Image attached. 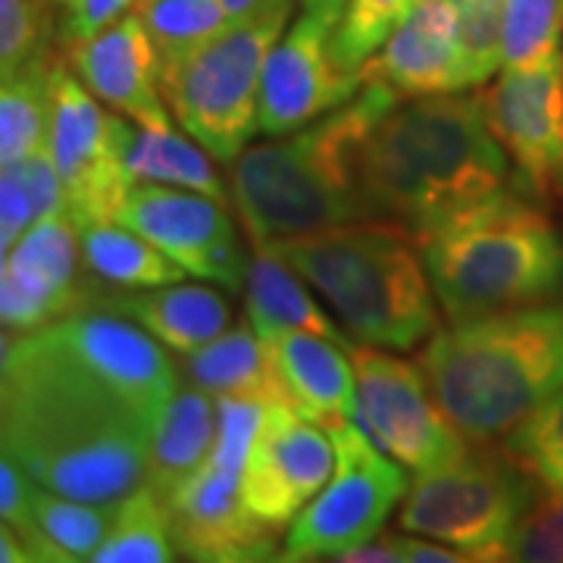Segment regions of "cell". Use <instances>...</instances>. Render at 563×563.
Returning <instances> with one entry per match:
<instances>
[{"instance_id":"6da1fadb","label":"cell","mask_w":563,"mask_h":563,"mask_svg":"<svg viewBox=\"0 0 563 563\" xmlns=\"http://www.w3.org/2000/svg\"><path fill=\"white\" fill-rule=\"evenodd\" d=\"M179 369L157 339L107 310L3 332L0 444L41 488L122 504L147 476Z\"/></svg>"},{"instance_id":"7a4b0ae2","label":"cell","mask_w":563,"mask_h":563,"mask_svg":"<svg viewBox=\"0 0 563 563\" xmlns=\"http://www.w3.org/2000/svg\"><path fill=\"white\" fill-rule=\"evenodd\" d=\"M507 154L479 95L398 101L357 144L354 176L366 217L413 239L507 188Z\"/></svg>"},{"instance_id":"3957f363","label":"cell","mask_w":563,"mask_h":563,"mask_svg":"<svg viewBox=\"0 0 563 563\" xmlns=\"http://www.w3.org/2000/svg\"><path fill=\"white\" fill-rule=\"evenodd\" d=\"M417 363L463 439L488 444L563 391V303L451 322Z\"/></svg>"},{"instance_id":"277c9868","label":"cell","mask_w":563,"mask_h":563,"mask_svg":"<svg viewBox=\"0 0 563 563\" xmlns=\"http://www.w3.org/2000/svg\"><path fill=\"white\" fill-rule=\"evenodd\" d=\"M398 98L385 85H363L357 98L291 135L247 147L232 169V195L254 244L366 222L354 157L369 125Z\"/></svg>"},{"instance_id":"5b68a950","label":"cell","mask_w":563,"mask_h":563,"mask_svg":"<svg viewBox=\"0 0 563 563\" xmlns=\"http://www.w3.org/2000/svg\"><path fill=\"white\" fill-rule=\"evenodd\" d=\"M413 242L395 222L366 220L261 247L317 288L357 342L410 351L439 332L435 288Z\"/></svg>"},{"instance_id":"8992f818","label":"cell","mask_w":563,"mask_h":563,"mask_svg":"<svg viewBox=\"0 0 563 563\" xmlns=\"http://www.w3.org/2000/svg\"><path fill=\"white\" fill-rule=\"evenodd\" d=\"M417 244L451 322L542 303L563 291L558 225L507 188L439 222Z\"/></svg>"},{"instance_id":"52a82bcc","label":"cell","mask_w":563,"mask_h":563,"mask_svg":"<svg viewBox=\"0 0 563 563\" xmlns=\"http://www.w3.org/2000/svg\"><path fill=\"white\" fill-rule=\"evenodd\" d=\"M288 20L291 0H263L254 13L229 20L185 60L161 69L169 113L210 157L235 161L261 132L263 66Z\"/></svg>"},{"instance_id":"ba28073f","label":"cell","mask_w":563,"mask_h":563,"mask_svg":"<svg viewBox=\"0 0 563 563\" xmlns=\"http://www.w3.org/2000/svg\"><path fill=\"white\" fill-rule=\"evenodd\" d=\"M532 483L507 454L463 451L448 466L417 476L398 526L485 561H507L510 539L536 498Z\"/></svg>"},{"instance_id":"9c48e42d","label":"cell","mask_w":563,"mask_h":563,"mask_svg":"<svg viewBox=\"0 0 563 563\" xmlns=\"http://www.w3.org/2000/svg\"><path fill=\"white\" fill-rule=\"evenodd\" d=\"M335 444V470L298 514L282 548L285 563H313L376 542L391 510L407 495V473L354 420L325 426Z\"/></svg>"},{"instance_id":"30bf717a","label":"cell","mask_w":563,"mask_h":563,"mask_svg":"<svg viewBox=\"0 0 563 563\" xmlns=\"http://www.w3.org/2000/svg\"><path fill=\"white\" fill-rule=\"evenodd\" d=\"M351 361L357 373L354 422L391 461L422 476L466 451V439L435 401L420 363L395 357L376 344H357Z\"/></svg>"},{"instance_id":"8fae6325","label":"cell","mask_w":563,"mask_h":563,"mask_svg":"<svg viewBox=\"0 0 563 563\" xmlns=\"http://www.w3.org/2000/svg\"><path fill=\"white\" fill-rule=\"evenodd\" d=\"M122 113H107L101 101L60 60L51 79L47 151L66 188V217L76 229L117 222L122 201L135 188L120 157Z\"/></svg>"},{"instance_id":"7c38bea8","label":"cell","mask_w":563,"mask_h":563,"mask_svg":"<svg viewBox=\"0 0 563 563\" xmlns=\"http://www.w3.org/2000/svg\"><path fill=\"white\" fill-rule=\"evenodd\" d=\"M117 222L157 244L188 276L213 282L232 295L244 291L247 263L225 203L173 185H135Z\"/></svg>"},{"instance_id":"4fadbf2b","label":"cell","mask_w":563,"mask_h":563,"mask_svg":"<svg viewBox=\"0 0 563 563\" xmlns=\"http://www.w3.org/2000/svg\"><path fill=\"white\" fill-rule=\"evenodd\" d=\"M479 98L526 191L563 201V54L529 69H504Z\"/></svg>"},{"instance_id":"5bb4252c","label":"cell","mask_w":563,"mask_h":563,"mask_svg":"<svg viewBox=\"0 0 563 563\" xmlns=\"http://www.w3.org/2000/svg\"><path fill=\"white\" fill-rule=\"evenodd\" d=\"M339 20L307 13L276 41L261 79V132L282 139L329 117L363 88L361 73H351L335 54Z\"/></svg>"},{"instance_id":"9a60e30c","label":"cell","mask_w":563,"mask_h":563,"mask_svg":"<svg viewBox=\"0 0 563 563\" xmlns=\"http://www.w3.org/2000/svg\"><path fill=\"white\" fill-rule=\"evenodd\" d=\"M335 470V444L320 422L291 404H266V417L244 463L242 495L247 510L269 529L298 520Z\"/></svg>"},{"instance_id":"2e32d148","label":"cell","mask_w":563,"mask_h":563,"mask_svg":"<svg viewBox=\"0 0 563 563\" xmlns=\"http://www.w3.org/2000/svg\"><path fill=\"white\" fill-rule=\"evenodd\" d=\"M242 476V470L207 457L163 501L176 551L188 563H257L282 554L276 529L247 510Z\"/></svg>"},{"instance_id":"e0dca14e","label":"cell","mask_w":563,"mask_h":563,"mask_svg":"<svg viewBox=\"0 0 563 563\" xmlns=\"http://www.w3.org/2000/svg\"><path fill=\"white\" fill-rule=\"evenodd\" d=\"M81 244L66 213L38 220L0 266L3 332H32L47 322L91 310V288L79 279Z\"/></svg>"},{"instance_id":"ac0fdd59","label":"cell","mask_w":563,"mask_h":563,"mask_svg":"<svg viewBox=\"0 0 563 563\" xmlns=\"http://www.w3.org/2000/svg\"><path fill=\"white\" fill-rule=\"evenodd\" d=\"M69 63L81 85L117 113L144 129H173L161 88V54L135 10L69 44Z\"/></svg>"},{"instance_id":"d6986e66","label":"cell","mask_w":563,"mask_h":563,"mask_svg":"<svg viewBox=\"0 0 563 563\" xmlns=\"http://www.w3.org/2000/svg\"><path fill=\"white\" fill-rule=\"evenodd\" d=\"M361 81L385 85L404 101L461 95V38L451 0H417L383 51L363 63Z\"/></svg>"},{"instance_id":"ffe728a7","label":"cell","mask_w":563,"mask_h":563,"mask_svg":"<svg viewBox=\"0 0 563 563\" xmlns=\"http://www.w3.org/2000/svg\"><path fill=\"white\" fill-rule=\"evenodd\" d=\"M288 404L322 429L357 420V373L342 344L313 332H279L266 339Z\"/></svg>"},{"instance_id":"44dd1931","label":"cell","mask_w":563,"mask_h":563,"mask_svg":"<svg viewBox=\"0 0 563 563\" xmlns=\"http://www.w3.org/2000/svg\"><path fill=\"white\" fill-rule=\"evenodd\" d=\"M101 307L122 320L141 325L151 339L176 354L201 351L203 344L217 342L232 325V307L217 288L207 285H163V288H141L125 295H103Z\"/></svg>"},{"instance_id":"7402d4cb","label":"cell","mask_w":563,"mask_h":563,"mask_svg":"<svg viewBox=\"0 0 563 563\" xmlns=\"http://www.w3.org/2000/svg\"><path fill=\"white\" fill-rule=\"evenodd\" d=\"M244 303H247V320L261 335V342L279 332H313L342 344L347 354L361 344L344 335L332 317L322 313L320 303L307 291V282L261 244H254V257L247 263Z\"/></svg>"},{"instance_id":"603a6c76","label":"cell","mask_w":563,"mask_h":563,"mask_svg":"<svg viewBox=\"0 0 563 563\" xmlns=\"http://www.w3.org/2000/svg\"><path fill=\"white\" fill-rule=\"evenodd\" d=\"M188 383L213 398H251L263 404H288L276 363L254 332L251 320L229 325L217 342L181 354Z\"/></svg>"},{"instance_id":"cb8c5ba5","label":"cell","mask_w":563,"mask_h":563,"mask_svg":"<svg viewBox=\"0 0 563 563\" xmlns=\"http://www.w3.org/2000/svg\"><path fill=\"white\" fill-rule=\"evenodd\" d=\"M217 398L198 385H179V391L163 407L144 476V485L154 488L161 501H166L210 457L217 442Z\"/></svg>"},{"instance_id":"d4e9b609","label":"cell","mask_w":563,"mask_h":563,"mask_svg":"<svg viewBox=\"0 0 563 563\" xmlns=\"http://www.w3.org/2000/svg\"><path fill=\"white\" fill-rule=\"evenodd\" d=\"M120 157L132 185H173L225 203V188L207 161V151L173 129H144L122 117Z\"/></svg>"},{"instance_id":"484cf974","label":"cell","mask_w":563,"mask_h":563,"mask_svg":"<svg viewBox=\"0 0 563 563\" xmlns=\"http://www.w3.org/2000/svg\"><path fill=\"white\" fill-rule=\"evenodd\" d=\"M81 263L95 279L141 291V288H163L176 285L188 273L173 257H166L157 244L141 239L139 232L120 222H95L79 229Z\"/></svg>"},{"instance_id":"4316f807","label":"cell","mask_w":563,"mask_h":563,"mask_svg":"<svg viewBox=\"0 0 563 563\" xmlns=\"http://www.w3.org/2000/svg\"><path fill=\"white\" fill-rule=\"evenodd\" d=\"M57 57L32 63L0 85V163H22L47 147L51 79Z\"/></svg>"},{"instance_id":"83f0119b","label":"cell","mask_w":563,"mask_h":563,"mask_svg":"<svg viewBox=\"0 0 563 563\" xmlns=\"http://www.w3.org/2000/svg\"><path fill=\"white\" fill-rule=\"evenodd\" d=\"M176 554L166 504L154 488L141 485L117 507V520L91 563H176Z\"/></svg>"},{"instance_id":"f1b7e54d","label":"cell","mask_w":563,"mask_h":563,"mask_svg":"<svg viewBox=\"0 0 563 563\" xmlns=\"http://www.w3.org/2000/svg\"><path fill=\"white\" fill-rule=\"evenodd\" d=\"M135 13L161 54V69L185 60L229 25L220 0H135Z\"/></svg>"},{"instance_id":"f546056e","label":"cell","mask_w":563,"mask_h":563,"mask_svg":"<svg viewBox=\"0 0 563 563\" xmlns=\"http://www.w3.org/2000/svg\"><path fill=\"white\" fill-rule=\"evenodd\" d=\"M563 54V0H504L501 69H529Z\"/></svg>"},{"instance_id":"4dcf8cb0","label":"cell","mask_w":563,"mask_h":563,"mask_svg":"<svg viewBox=\"0 0 563 563\" xmlns=\"http://www.w3.org/2000/svg\"><path fill=\"white\" fill-rule=\"evenodd\" d=\"M504 454L542 488L563 492V391L507 432Z\"/></svg>"},{"instance_id":"1f68e13d","label":"cell","mask_w":563,"mask_h":563,"mask_svg":"<svg viewBox=\"0 0 563 563\" xmlns=\"http://www.w3.org/2000/svg\"><path fill=\"white\" fill-rule=\"evenodd\" d=\"M117 507L120 504L76 501L38 485L35 501H32V526H38L41 532H47L54 542L69 548L73 554L91 561L117 520Z\"/></svg>"},{"instance_id":"d6a6232c","label":"cell","mask_w":563,"mask_h":563,"mask_svg":"<svg viewBox=\"0 0 563 563\" xmlns=\"http://www.w3.org/2000/svg\"><path fill=\"white\" fill-rule=\"evenodd\" d=\"M54 32H60L54 0H0V73L13 76L54 57Z\"/></svg>"},{"instance_id":"836d02e7","label":"cell","mask_w":563,"mask_h":563,"mask_svg":"<svg viewBox=\"0 0 563 563\" xmlns=\"http://www.w3.org/2000/svg\"><path fill=\"white\" fill-rule=\"evenodd\" d=\"M410 7L413 0H347L332 35L339 60L351 73H361L363 63L376 57L385 41L395 35Z\"/></svg>"},{"instance_id":"e575fe53","label":"cell","mask_w":563,"mask_h":563,"mask_svg":"<svg viewBox=\"0 0 563 563\" xmlns=\"http://www.w3.org/2000/svg\"><path fill=\"white\" fill-rule=\"evenodd\" d=\"M457 13L463 88H479L501 69L504 0H451Z\"/></svg>"},{"instance_id":"d590c367","label":"cell","mask_w":563,"mask_h":563,"mask_svg":"<svg viewBox=\"0 0 563 563\" xmlns=\"http://www.w3.org/2000/svg\"><path fill=\"white\" fill-rule=\"evenodd\" d=\"M507 563H563V492H536L510 539Z\"/></svg>"},{"instance_id":"8d00e7d4","label":"cell","mask_w":563,"mask_h":563,"mask_svg":"<svg viewBox=\"0 0 563 563\" xmlns=\"http://www.w3.org/2000/svg\"><path fill=\"white\" fill-rule=\"evenodd\" d=\"M35 222V203L25 188L20 163H10L0 173V251L10 254Z\"/></svg>"},{"instance_id":"74e56055","label":"cell","mask_w":563,"mask_h":563,"mask_svg":"<svg viewBox=\"0 0 563 563\" xmlns=\"http://www.w3.org/2000/svg\"><path fill=\"white\" fill-rule=\"evenodd\" d=\"M54 3H57L60 38L69 47L113 25L120 16H125V10L135 0H54Z\"/></svg>"},{"instance_id":"f35d334b","label":"cell","mask_w":563,"mask_h":563,"mask_svg":"<svg viewBox=\"0 0 563 563\" xmlns=\"http://www.w3.org/2000/svg\"><path fill=\"white\" fill-rule=\"evenodd\" d=\"M0 563H85L38 526H0Z\"/></svg>"},{"instance_id":"ab89813d","label":"cell","mask_w":563,"mask_h":563,"mask_svg":"<svg viewBox=\"0 0 563 563\" xmlns=\"http://www.w3.org/2000/svg\"><path fill=\"white\" fill-rule=\"evenodd\" d=\"M38 483L10 457L0 463V517L10 526H32V501Z\"/></svg>"},{"instance_id":"60d3db41","label":"cell","mask_w":563,"mask_h":563,"mask_svg":"<svg viewBox=\"0 0 563 563\" xmlns=\"http://www.w3.org/2000/svg\"><path fill=\"white\" fill-rule=\"evenodd\" d=\"M395 544L401 563H507V561H485V558H476V554H466V551H457V548H448V544H429L422 539H388Z\"/></svg>"},{"instance_id":"b9f144b4","label":"cell","mask_w":563,"mask_h":563,"mask_svg":"<svg viewBox=\"0 0 563 563\" xmlns=\"http://www.w3.org/2000/svg\"><path fill=\"white\" fill-rule=\"evenodd\" d=\"M313 563H401L395 544L383 539V542H369L347 551V554H339V558H329V561H313Z\"/></svg>"},{"instance_id":"7bdbcfd3","label":"cell","mask_w":563,"mask_h":563,"mask_svg":"<svg viewBox=\"0 0 563 563\" xmlns=\"http://www.w3.org/2000/svg\"><path fill=\"white\" fill-rule=\"evenodd\" d=\"M307 13H322L332 20H342V10L347 7V0H298Z\"/></svg>"},{"instance_id":"ee69618b","label":"cell","mask_w":563,"mask_h":563,"mask_svg":"<svg viewBox=\"0 0 563 563\" xmlns=\"http://www.w3.org/2000/svg\"><path fill=\"white\" fill-rule=\"evenodd\" d=\"M222 10L229 13V20H242L247 13H254L261 7L263 0H220Z\"/></svg>"}]
</instances>
